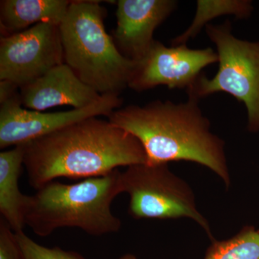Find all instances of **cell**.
<instances>
[{
    "instance_id": "cell-1",
    "label": "cell",
    "mask_w": 259,
    "mask_h": 259,
    "mask_svg": "<svg viewBox=\"0 0 259 259\" xmlns=\"http://www.w3.org/2000/svg\"><path fill=\"white\" fill-rule=\"evenodd\" d=\"M139 140L109 120L88 117L25 144L24 166L35 190L56 179L105 176L147 163Z\"/></svg>"
},
{
    "instance_id": "cell-2",
    "label": "cell",
    "mask_w": 259,
    "mask_h": 259,
    "mask_svg": "<svg viewBox=\"0 0 259 259\" xmlns=\"http://www.w3.org/2000/svg\"><path fill=\"white\" fill-rule=\"evenodd\" d=\"M198 102L189 97L179 104L156 100L144 106L129 105L112 112L108 120L139 140L148 164L194 162L214 172L228 187L231 176L224 142L211 132Z\"/></svg>"
},
{
    "instance_id": "cell-3",
    "label": "cell",
    "mask_w": 259,
    "mask_h": 259,
    "mask_svg": "<svg viewBox=\"0 0 259 259\" xmlns=\"http://www.w3.org/2000/svg\"><path fill=\"white\" fill-rule=\"evenodd\" d=\"M121 193V172L117 169L72 185L54 181L30 196L25 225L40 237L65 227L79 228L90 236L117 233L121 221L114 215L111 205Z\"/></svg>"
},
{
    "instance_id": "cell-4",
    "label": "cell",
    "mask_w": 259,
    "mask_h": 259,
    "mask_svg": "<svg viewBox=\"0 0 259 259\" xmlns=\"http://www.w3.org/2000/svg\"><path fill=\"white\" fill-rule=\"evenodd\" d=\"M100 3L71 1L59 25L64 63L100 95L119 96L128 87L136 62L122 55L107 33V11Z\"/></svg>"
},
{
    "instance_id": "cell-5",
    "label": "cell",
    "mask_w": 259,
    "mask_h": 259,
    "mask_svg": "<svg viewBox=\"0 0 259 259\" xmlns=\"http://www.w3.org/2000/svg\"><path fill=\"white\" fill-rule=\"evenodd\" d=\"M217 48L219 67L214 77L202 74L187 90L189 97L199 100L216 93H226L244 103L248 129L259 131V42L245 41L232 34L229 21L205 27Z\"/></svg>"
},
{
    "instance_id": "cell-6",
    "label": "cell",
    "mask_w": 259,
    "mask_h": 259,
    "mask_svg": "<svg viewBox=\"0 0 259 259\" xmlns=\"http://www.w3.org/2000/svg\"><path fill=\"white\" fill-rule=\"evenodd\" d=\"M122 193L128 194L129 214L135 219L190 218L212 238L208 221L197 208L194 192L167 164L141 163L121 173Z\"/></svg>"
},
{
    "instance_id": "cell-7",
    "label": "cell",
    "mask_w": 259,
    "mask_h": 259,
    "mask_svg": "<svg viewBox=\"0 0 259 259\" xmlns=\"http://www.w3.org/2000/svg\"><path fill=\"white\" fill-rule=\"evenodd\" d=\"M59 25L42 23L0 40V80L19 88L64 64Z\"/></svg>"
},
{
    "instance_id": "cell-8",
    "label": "cell",
    "mask_w": 259,
    "mask_h": 259,
    "mask_svg": "<svg viewBox=\"0 0 259 259\" xmlns=\"http://www.w3.org/2000/svg\"><path fill=\"white\" fill-rule=\"evenodd\" d=\"M122 104V99L118 95H104L100 100L85 108L46 113L24 109L20 93L17 94L1 103L0 148L28 144L88 117H108Z\"/></svg>"
},
{
    "instance_id": "cell-9",
    "label": "cell",
    "mask_w": 259,
    "mask_h": 259,
    "mask_svg": "<svg viewBox=\"0 0 259 259\" xmlns=\"http://www.w3.org/2000/svg\"><path fill=\"white\" fill-rule=\"evenodd\" d=\"M218 61L217 52L210 48L191 49L186 44L167 47L155 40L144 58L136 62L128 88L143 92L165 85L187 91L204 68Z\"/></svg>"
},
{
    "instance_id": "cell-10",
    "label": "cell",
    "mask_w": 259,
    "mask_h": 259,
    "mask_svg": "<svg viewBox=\"0 0 259 259\" xmlns=\"http://www.w3.org/2000/svg\"><path fill=\"white\" fill-rule=\"evenodd\" d=\"M113 40L121 54L138 62L153 42V33L177 8L173 0H119Z\"/></svg>"
},
{
    "instance_id": "cell-11",
    "label": "cell",
    "mask_w": 259,
    "mask_h": 259,
    "mask_svg": "<svg viewBox=\"0 0 259 259\" xmlns=\"http://www.w3.org/2000/svg\"><path fill=\"white\" fill-rule=\"evenodd\" d=\"M102 96L83 83L65 63L20 88V93L23 107L40 112L61 105L85 108Z\"/></svg>"
},
{
    "instance_id": "cell-12",
    "label": "cell",
    "mask_w": 259,
    "mask_h": 259,
    "mask_svg": "<svg viewBox=\"0 0 259 259\" xmlns=\"http://www.w3.org/2000/svg\"><path fill=\"white\" fill-rule=\"evenodd\" d=\"M25 157V144L0 153V212L15 233L23 231L30 196L19 188Z\"/></svg>"
},
{
    "instance_id": "cell-13",
    "label": "cell",
    "mask_w": 259,
    "mask_h": 259,
    "mask_svg": "<svg viewBox=\"0 0 259 259\" xmlns=\"http://www.w3.org/2000/svg\"><path fill=\"white\" fill-rule=\"evenodd\" d=\"M71 3L68 0H3L0 3L2 32L10 35L42 23L59 25Z\"/></svg>"
},
{
    "instance_id": "cell-14",
    "label": "cell",
    "mask_w": 259,
    "mask_h": 259,
    "mask_svg": "<svg viewBox=\"0 0 259 259\" xmlns=\"http://www.w3.org/2000/svg\"><path fill=\"white\" fill-rule=\"evenodd\" d=\"M252 9L250 2L245 0H199L197 1V12L193 21L182 35L172 40V47L186 44L190 39L195 37L204 26H207L212 19L226 15L245 18L250 14Z\"/></svg>"
},
{
    "instance_id": "cell-15",
    "label": "cell",
    "mask_w": 259,
    "mask_h": 259,
    "mask_svg": "<svg viewBox=\"0 0 259 259\" xmlns=\"http://www.w3.org/2000/svg\"><path fill=\"white\" fill-rule=\"evenodd\" d=\"M204 259H259V231L246 226L224 241H213Z\"/></svg>"
},
{
    "instance_id": "cell-16",
    "label": "cell",
    "mask_w": 259,
    "mask_h": 259,
    "mask_svg": "<svg viewBox=\"0 0 259 259\" xmlns=\"http://www.w3.org/2000/svg\"><path fill=\"white\" fill-rule=\"evenodd\" d=\"M16 236L25 259H85L75 252L63 250L59 247L48 248L38 244L23 231L17 233Z\"/></svg>"
},
{
    "instance_id": "cell-17",
    "label": "cell",
    "mask_w": 259,
    "mask_h": 259,
    "mask_svg": "<svg viewBox=\"0 0 259 259\" xmlns=\"http://www.w3.org/2000/svg\"><path fill=\"white\" fill-rule=\"evenodd\" d=\"M0 259H25L16 233L3 218L0 220Z\"/></svg>"
},
{
    "instance_id": "cell-18",
    "label": "cell",
    "mask_w": 259,
    "mask_h": 259,
    "mask_svg": "<svg viewBox=\"0 0 259 259\" xmlns=\"http://www.w3.org/2000/svg\"><path fill=\"white\" fill-rule=\"evenodd\" d=\"M18 86L8 81H0V103H3L18 94Z\"/></svg>"
},
{
    "instance_id": "cell-19",
    "label": "cell",
    "mask_w": 259,
    "mask_h": 259,
    "mask_svg": "<svg viewBox=\"0 0 259 259\" xmlns=\"http://www.w3.org/2000/svg\"><path fill=\"white\" fill-rule=\"evenodd\" d=\"M118 259H138L136 258V256H135L134 255L132 254H125L124 255H122V257H120V258Z\"/></svg>"
},
{
    "instance_id": "cell-20",
    "label": "cell",
    "mask_w": 259,
    "mask_h": 259,
    "mask_svg": "<svg viewBox=\"0 0 259 259\" xmlns=\"http://www.w3.org/2000/svg\"><path fill=\"white\" fill-rule=\"evenodd\" d=\"M258 231H259V230H258Z\"/></svg>"
}]
</instances>
